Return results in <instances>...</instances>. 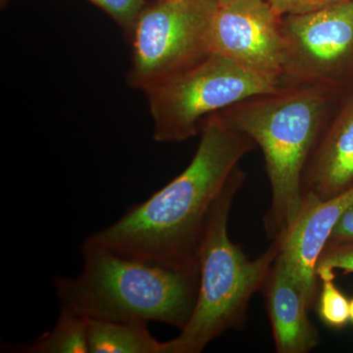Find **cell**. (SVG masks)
I'll list each match as a JSON object with an SVG mask.
<instances>
[{
	"mask_svg": "<svg viewBox=\"0 0 353 353\" xmlns=\"http://www.w3.org/2000/svg\"><path fill=\"white\" fill-rule=\"evenodd\" d=\"M255 145L220 112L211 114L187 168L110 226L88 236L85 243L171 268H197L211 209Z\"/></svg>",
	"mask_w": 353,
	"mask_h": 353,
	"instance_id": "cell-1",
	"label": "cell"
},
{
	"mask_svg": "<svg viewBox=\"0 0 353 353\" xmlns=\"http://www.w3.org/2000/svg\"><path fill=\"white\" fill-rule=\"evenodd\" d=\"M343 92L304 83L248 97L218 111L263 154L271 203L263 216L272 241L287 236L303 208L304 170Z\"/></svg>",
	"mask_w": 353,
	"mask_h": 353,
	"instance_id": "cell-2",
	"label": "cell"
},
{
	"mask_svg": "<svg viewBox=\"0 0 353 353\" xmlns=\"http://www.w3.org/2000/svg\"><path fill=\"white\" fill-rule=\"evenodd\" d=\"M83 270L54 279L60 307L85 318L163 323L182 330L196 306L199 267L175 269L88 245Z\"/></svg>",
	"mask_w": 353,
	"mask_h": 353,
	"instance_id": "cell-3",
	"label": "cell"
},
{
	"mask_svg": "<svg viewBox=\"0 0 353 353\" xmlns=\"http://www.w3.org/2000/svg\"><path fill=\"white\" fill-rule=\"evenodd\" d=\"M245 178V172L239 167L211 209L197 252L196 306L180 334L163 341V353L201 352L228 330L241 326L250 299L261 290L277 259L278 241H272L259 256L250 259L230 239V212Z\"/></svg>",
	"mask_w": 353,
	"mask_h": 353,
	"instance_id": "cell-4",
	"label": "cell"
},
{
	"mask_svg": "<svg viewBox=\"0 0 353 353\" xmlns=\"http://www.w3.org/2000/svg\"><path fill=\"white\" fill-rule=\"evenodd\" d=\"M282 77L246 68L208 52L145 90L153 120V139L180 143L201 132L211 114L284 85Z\"/></svg>",
	"mask_w": 353,
	"mask_h": 353,
	"instance_id": "cell-5",
	"label": "cell"
},
{
	"mask_svg": "<svg viewBox=\"0 0 353 353\" xmlns=\"http://www.w3.org/2000/svg\"><path fill=\"white\" fill-rule=\"evenodd\" d=\"M215 8L209 0H158L145 6L131 41L129 85L145 92L208 53Z\"/></svg>",
	"mask_w": 353,
	"mask_h": 353,
	"instance_id": "cell-6",
	"label": "cell"
},
{
	"mask_svg": "<svg viewBox=\"0 0 353 353\" xmlns=\"http://www.w3.org/2000/svg\"><path fill=\"white\" fill-rule=\"evenodd\" d=\"M282 77L345 92L353 77V0L281 18Z\"/></svg>",
	"mask_w": 353,
	"mask_h": 353,
	"instance_id": "cell-7",
	"label": "cell"
},
{
	"mask_svg": "<svg viewBox=\"0 0 353 353\" xmlns=\"http://www.w3.org/2000/svg\"><path fill=\"white\" fill-rule=\"evenodd\" d=\"M208 50L253 71L282 77L281 17L267 0L216 6L208 28Z\"/></svg>",
	"mask_w": 353,
	"mask_h": 353,
	"instance_id": "cell-8",
	"label": "cell"
},
{
	"mask_svg": "<svg viewBox=\"0 0 353 353\" xmlns=\"http://www.w3.org/2000/svg\"><path fill=\"white\" fill-rule=\"evenodd\" d=\"M353 206V185L338 196L327 199H303L301 213L282 241L279 255L299 285L312 308L317 299L316 265L336 223Z\"/></svg>",
	"mask_w": 353,
	"mask_h": 353,
	"instance_id": "cell-9",
	"label": "cell"
},
{
	"mask_svg": "<svg viewBox=\"0 0 353 353\" xmlns=\"http://www.w3.org/2000/svg\"><path fill=\"white\" fill-rule=\"evenodd\" d=\"M347 97L339 101L309 158L303 201H327L353 185V90Z\"/></svg>",
	"mask_w": 353,
	"mask_h": 353,
	"instance_id": "cell-10",
	"label": "cell"
},
{
	"mask_svg": "<svg viewBox=\"0 0 353 353\" xmlns=\"http://www.w3.org/2000/svg\"><path fill=\"white\" fill-rule=\"evenodd\" d=\"M261 290L276 352L306 353L319 345V333L309 319L310 308L305 296L280 255L267 274Z\"/></svg>",
	"mask_w": 353,
	"mask_h": 353,
	"instance_id": "cell-11",
	"label": "cell"
},
{
	"mask_svg": "<svg viewBox=\"0 0 353 353\" xmlns=\"http://www.w3.org/2000/svg\"><path fill=\"white\" fill-rule=\"evenodd\" d=\"M87 320L90 353H163L145 323Z\"/></svg>",
	"mask_w": 353,
	"mask_h": 353,
	"instance_id": "cell-12",
	"label": "cell"
},
{
	"mask_svg": "<svg viewBox=\"0 0 353 353\" xmlns=\"http://www.w3.org/2000/svg\"><path fill=\"white\" fill-rule=\"evenodd\" d=\"M28 353H90L88 320L61 309L57 324L23 350Z\"/></svg>",
	"mask_w": 353,
	"mask_h": 353,
	"instance_id": "cell-13",
	"label": "cell"
},
{
	"mask_svg": "<svg viewBox=\"0 0 353 353\" xmlns=\"http://www.w3.org/2000/svg\"><path fill=\"white\" fill-rule=\"evenodd\" d=\"M318 299V314L330 328L341 330L350 321V301L339 290L334 280L322 281Z\"/></svg>",
	"mask_w": 353,
	"mask_h": 353,
	"instance_id": "cell-14",
	"label": "cell"
},
{
	"mask_svg": "<svg viewBox=\"0 0 353 353\" xmlns=\"http://www.w3.org/2000/svg\"><path fill=\"white\" fill-rule=\"evenodd\" d=\"M353 273V243H327L316 265L318 281L334 280V272Z\"/></svg>",
	"mask_w": 353,
	"mask_h": 353,
	"instance_id": "cell-15",
	"label": "cell"
},
{
	"mask_svg": "<svg viewBox=\"0 0 353 353\" xmlns=\"http://www.w3.org/2000/svg\"><path fill=\"white\" fill-rule=\"evenodd\" d=\"M101 8L118 25L128 41H131L134 28L141 11L145 6V0H88Z\"/></svg>",
	"mask_w": 353,
	"mask_h": 353,
	"instance_id": "cell-16",
	"label": "cell"
},
{
	"mask_svg": "<svg viewBox=\"0 0 353 353\" xmlns=\"http://www.w3.org/2000/svg\"><path fill=\"white\" fill-rule=\"evenodd\" d=\"M279 17L303 15L336 6L347 0H267Z\"/></svg>",
	"mask_w": 353,
	"mask_h": 353,
	"instance_id": "cell-17",
	"label": "cell"
},
{
	"mask_svg": "<svg viewBox=\"0 0 353 353\" xmlns=\"http://www.w3.org/2000/svg\"><path fill=\"white\" fill-rule=\"evenodd\" d=\"M353 243V206L347 209L336 223L328 241V243Z\"/></svg>",
	"mask_w": 353,
	"mask_h": 353,
	"instance_id": "cell-18",
	"label": "cell"
},
{
	"mask_svg": "<svg viewBox=\"0 0 353 353\" xmlns=\"http://www.w3.org/2000/svg\"><path fill=\"white\" fill-rule=\"evenodd\" d=\"M213 2L216 6H224V4L232 3V2L239 1V0H209Z\"/></svg>",
	"mask_w": 353,
	"mask_h": 353,
	"instance_id": "cell-19",
	"label": "cell"
},
{
	"mask_svg": "<svg viewBox=\"0 0 353 353\" xmlns=\"http://www.w3.org/2000/svg\"><path fill=\"white\" fill-rule=\"evenodd\" d=\"M350 321L353 324V299L350 301Z\"/></svg>",
	"mask_w": 353,
	"mask_h": 353,
	"instance_id": "cell-20",
	"label": "cell"
},
{
	"mask_svg": "<svg viewBox=\"0 0 353 353\" xmlns=\"http://www.w3.org/2000/svg\"><path fill=\"white\" fill-rule=\"evenodd\" d=\"M7 1H8V0H1L2 8H3V7L6 6Z\"/></svg>",
	"mask_w": 353,
	"mask_h": 353,
	"instance_id": "cell-21",
	"label": "cell"
}]
</instances>
